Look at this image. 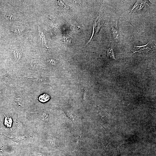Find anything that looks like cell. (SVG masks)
Segmentation results:
<instances>
[{"label":"cell","mask_w":156,"mask_h":156,"mask_svg":"<svg viewBox=\"0 0 156 156\" xmlns=\"http://www.w3.org/2000/svg\"><path fill=\"white\" fill-rule=\"evenodd\" d=\"M155 47V45L149 42L143 46H138L134 45L133 48L131 51L133 53L139 52L146 53L154 49Z\"/></svg>","instance_id":"cell-1"},{"label":"cell","mask_w":156,"mask_h":156,"mask_svg":"<svg viewBox=\"0 0 156 156\" xmlns=\"http://www.w3.org/2000/svg\"><path fill=\"white\" fill-rule=\"evenodd\" d=\"M111 31L114 38L116 42H118L119 39V35L117 24L116 23L112 26Z\"/></svg>","instance_id":"cell-2"},{"label":"cell","mask_w":156,"mask_h":156,"mask_svg":"<svg viewBox=\"0 0 156 156\" xmlns=\"http://www.w3.org/2000/svg\"><path fill=\"white\" fill-rule=\"evenodd\" d=\"M50 99V96L45 93L40 95L39 98V100L42 102L44 103L48 101Z\"/></svg>","instance_id":"cell-3"},{"label":"cell","mask_w":156,"mask_h":156,"mask_svg":"<svg viewBox=\"0 0 156 156\" xmlns=\"http://www.w3.org/2000/svg\"><path fill=\"white\" fill-rule=\"evenodd\" d=\"M12 123V118L9 117H6L4 121V124L5 126L8 127H11Z\"/></svg>","instance_id":"cell-4"},{"label":"cell","mask_w":156,"mask_h":156,"mask_svg":"<svg viewBox=\"0 0 156 156\" xmlns=\"http://www.w3.org/2000/svg\"><path fill=\"white\" fill-rule=\"evenodd\" d=\"M107 55L108 57L111 59L116 60L113 49L112 48H110L107 50Z\"/></svg>","instance_id":"cell-5"},{"label":"cell","mask_w":156,"mask_h":156,"mask_svg":"<svg viewBox=\"0 0 156 156\" xmlns=\"http://www.w3.org/2000/svg\"><path fill=\"white\" fill-rule=\"evenodd\" d=\"M23 31L24 30L22 28L19 27L14 28L12 30L13 33L17 35L21 34Z\"/></svg>","instance_id":"cell-6"},{"label":"cell","mask_w":156,"mask_h":156,"mask_svg":"<svg viewBox=\"0 0 156 156\" xmlns=\"http://www.w3.org/2000/svg\"><path fill=\"white\" fill-rule=\"evenodd\" d=\"M63 40L64 43L67 45H70L71 42L70 38L67 35L64 36Z\"/></svg>","instance_id":"cell-7"},{"label":"cell","mask_w":156,"mask_h":156,"mask_svg":"<svg viewBox=\"0 0 156 156\" xmlns=\"http://www.w3.org/2000/svg\"><path fill=\"white\" fill-rule=\"evenodd\" d=\"M5 18L7 19L10 21H15L16 18L15 16L13 14H12L10 13H7L5 15Z\"/></svg>","instance_id":"cell-8"},{"label":"cell","mask_w":156,"mask_h":156,"mask_svg":"<svg viewBox=\"0 0 156 156\" xmlns=\"http://www.w3.org/2000/svg\"><path fill=\"white\" fill-rule=\"evenodd\" d=\"M59 3L65 9L68 10L69 9V7L66 4H65L63 1H58Z\"/></svg>","instance_id":"cell-9"}]
</instances>
